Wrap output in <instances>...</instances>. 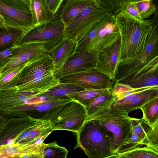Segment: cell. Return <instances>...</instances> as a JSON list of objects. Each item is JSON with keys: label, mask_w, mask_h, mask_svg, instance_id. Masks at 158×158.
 Wrapping results in <instances>:
<instances>
[{"label": "cell", "mask_w": 158, "mask_h": 158, "mask_svg": "<svg viewBox=\"0 0 158 158\" xmlns=\"http://www.w3.org/2000/svg\"><path fill=\"white\" fill-rule=\"evenodd\" d=\"M156 21L155 19L140 20L122 10L115 15L120 36L118 66L132 62L140 54Z\"/></svg>", "instance_id": "1"}, {"label": "cell", "mask_w": 158, "mask_h": 158, "mask_svg": "<svg viewBox=\"0 0 158 158\" xmlns=\"http://www.w3.org/2000/svg\"><path fill=\"white\" fill-rule=\"evenodd\" d=\"M55 70L49 54L28 63L21 72L17 91L45 92L59 83L54 75Z\"/></svg>", "instance_id": "2"}, {"label": "cell", "mask_w": 158, "mask_h": 158, "mask_svg": "<svg viewBox=\"0 0 158 158\" xmlns=\"http://www.w3.org/2000/svg\"><path fill=\"white\" fill-rule=\"evenodd\" d=\"M95 119L87 120L77 133L74 149L83 150L88 158H104L115 154L112 147V137Z\"/></svg>", "instance_id": "3"}, {"label": "cell", "mask_w": 158, "mask_h": 158, "mask_svg": "<svg viewBox=\"0 0 158 158\" xmlns=\"http://www.w3.org/2000/svg\"><path fill=\"white\" fill-rule=\"evenodd\" d=\"M110 14L106 0H92L65 27L64 38L77 42L95 24Z\"/></svg>", "instance_id": "4"}, {"label": "cell", "mask_w": 158, "mask_h": 158, "mask_svg": "<svg viewBox=\"0 0 158 158\" xmlns=\"http://www.w3.org/2000/svg\"><path fill=\"white\" fill-rule=\"evenodd\" d=\"M64 28L59 16L55 15L48 21L33 26L23 34L14 46L40 43L44 45L49 54L64 39Z\"/></svg>", "instance_id": "5"}, {"label": "cell", "mask_w": 158, "mask_h": 158, "mask_svg": "<svg viewBox=\"0 0 158 158\" xmlns=\"http://www.w3.org/2000/svg\"><path fill=\"white\" fill-rule=\"evenodd\" d=\"M129 111L120 108H111L93 119L98 121L106 131L112 134V147L117 154L122 145L129 138L132 133ZM91 120V119H90Z\"/></svg>", "instance_id": "6"}, {"label": "cell", "mask_w": 158, "mask_h": 158, "mask_svg": "<svg viewBox=\"0 0 158 158\" xmlns=\"http://www.w3.org/2000/svg\"><path fill=\"white\" fill-rule=\"evenodd\" d=\"M0 12L7 28L25 33L34 26L30 0H0Z\"/></svg>", "instance_id": "7"}, {"label": "cell", "mask_w": 158, "mask_h": 158, "mask_svg": "<svg viewBox=\"0 0 158 158\" xmlns=\"http://www.w3.org/2000/svg\"><path fill=\"white\" fill-rule=\"evenodd\" d=\"M87 119L85 108L73 100L64 105L50 121L53 131L64 130L77 133Z\"/></svg>", "instance_id": "8"}, {"label": "cell", "mask_w": 158, "mask_h": 158, "mask_svg": "<svg viewBox=\"0 0 158 158\" xmlns=\"http://www.w3.org/2000/svg\"><path fill=\"white\" fill-rule=\"evenodd\" d=\"M158 25H153L150 37L143 51L132 62L119 66L113 81L118 83L134 74L158 56Z\"/></svg>", "instance_id": "9"}, {"label": "cell", "mask_w": 158, "mask_h": 158, "mask_svg": "<svg viewBox=\"0 0 158 158\" xmlns=\"http://www.w3.org/2000/svg\"><path fill=\"white\" fill-rule=\"evenodd\" d=\"M59 83L72 84L85 89L111 90L113 82L108 76L95 68L69 74L59 79Z\"/></svg>", "instance_id": "10"}, {"label": "cell", "mask_w": 158, "mask_h": 158, "mask_svg": "<svg viewBox=\"0 0 158 158\" xmlns=\"http://www.w3.org/2000/svg\"><path fill=\"white\" fill-rule=\"evenodd\" d=\"M48 54L44 45L40 43H30L14 46L11 59L0 70V73L21 64L31 62Z\"/></svg>", "instance_id": "11"}, {"label": "cell", "mask_w": 158, "mask_h": 158, "mask_svg": "<svg viewBox=\"0 0 158 158\" xmlns=\"http://www.w3.org/2000/svg\"><path fill=\"white\" fill-rule=\"evenodd\" d=\"M120 39L111 46L93 52L94 68L113 81L119 65Z\"/></svg>", "instance_id": "12"}, {"label": "cell", "mask_w": 158, "mask_h": 158, "mask_svg": "<svg viewBox=\"0 0 158 158\" xmlns=\"http://www.w3.org/2000/svg\"><path fill=\"white\" fill-rule=\"evenodd\" d=\"M158 57H155L139 71L118 83L133 89L158 86Z\"/></svg>", "instance_id": "13"}, {"label": "cell", "mask_w": 158, "mask_h": 158, "mask_svg": "<svg viewBox=\"0 0 158 158\" xmlns=\"http://www.w3.org/2000/svg\"><path fill=\"white\" fill-rule=\"evenodd\" d=\"M93 52L87 50L75 53L65 61L62 66L54 72L58 79L64 76L94 68Z\"/></svg>", "instance_id": "14"}, {"label": "cell", "mask_w": 158, "mask_h": 158, "mask_svg": "<svg viewBox=\"0 0 158 158\" xmlns=\"http://www.w3.org/2000/svg\"><path fill=\"white\" fill-rule=\"evenodd\" d=\"M36 119L29 116L11 118L0 126V145L14 144L15 141Z\"/></svg>", "instance_id": "15"}, {"label": "cell", "mask_w": 158, "mask_h": 158, "mask_svg": "<svg viewBox=\"0 0 158 158\" xmlns=\"http://www.w3.org/2000/svg\"><path fill=\"white\" fill-rule=\"evenodd\" d=\"M119 39V31L114 19L101 29L87 46L86 50L95 52L111 46Z\"/></svg>", "instance_id": "16"}, {"label": "cell", "mask_w": 158, "mask_h": 158, "mask_svg": "<svg viewBox=\"0 0 158 158\" xmlns=\"http://www.w3.org/2000/svg\"><path fill=\"white\" fill-rule=\"evenodd\" d=\"M77 43L68 38H64L49 53L54 63L55 72L60 68L75 52Z\"/></svg>", "instance_id": "17"}, {"label": "cell", "mask_w": 158, "mask_h": 158, "mask_svg": "<svg viewBox=\"0 0 158 158\" xmlns=\"http://www.w3.org/2000/svg\"><path fill=\"white\" fill-rule=\"evenodd\" d=\"M92 0H68L65 1L59 16L65 27L76 17Z\"/></svg>", "instance_id": "18"}, {"label": "cell", "mask_w": 158, "mask_h": 158, "mask_svg": "<svg viewBox=\"0 0 158 158\" xmlns=\"http://www.w3.org/2000/svg\"><path fill=\"white\" fill-rule=\"evenodd\" d=\"M114 102V98L111 92L95 99L89 106L85 108L87 115V120L92 119L107 111L111 108Z\"/></svg>", "instance_id": "19"}, {"label": "cell", "mask_w": 158, "mask_h": 158, "mask_svg": "<svg viewBox=\"0 0 158 158\" xmlns=\"http://www.w3.org/2000/svg\"><path fill=\"white\" fill-rule=\"evenodd\" d=\"M156 97H158V86L138 93L130 101L118 108L125 109L130 112L139 109L141 106Z\"/></svg>", "instance_id": "20"}, {"label": "cell", "mask_w": 158, "mask_h": 158, "mask_svg": "<svg viewBox=\"0 0 158 158\" xmlns=\"http://www.w3.org/2000/svg\"><path fill=\"white\" fill-rule=\"evenodd\" d=\"M76 85L59 83L43 93L55 98H69L74 94L85 90Z\"/></svg>", "instance_id": "21"}, {"label": "cell", "mask_w": 158, "mask_h": 158, "mask_svg": "<svg viewBox=\"0 0 158 158\" xmlns=\"http://www.w3.org/2000/svg\"><path fill=\"white\" fill-rule=\"evenodd\" d=\"M34 26L45 22L54 15L49 11L46 0H30Z\"/></svg>", "instance_id": "22"}, {"label": "cell", "mask_w": 158, "mask_h": 158, "mask_svg": "<svg viewBox=\"0 0 158 158\" xmlns=\"http://www.w3.org/2000/svg\"><path fill=\"white\" fill-rule=\"evenodd\" d=\"M115 19V15L110 14L95 24L84 36L77 42L75 52L86 50V47L91 41L107 23Z\"/></svg>", "instance_id": "23"}, {"label": "cell", "mask_w": 158, "mask_h": 158, "mask_svg": "<svg viewBox=\"0 0 158 158\" xmlns=\"http://www.w3.org/2000/svg\"><path fill=\"white\" fill-rule=\"evenodd\" d=\"M29 63L21 64L0 73V90L17 87L21 72Z\"/></svg>", "instance_id": "24"}, {"label": "cell", "mask_w": 158, "mask_h": 158, "mask_svg": "<svg viewBox=\"0 0 158 158\" xmlns=\"http://www.w3.org/2000/svg\"><path fill=\"white\" fill-rule=\"evenodd\" d=\"M111 92V90L108 89H85L72 95L70 98L79 102L86 108L95 99Z\"/></svg>", "instance_id": "25"}, {"label": "cell", "mask_w": 158, "mask_h": 158, "mask_svg": "<svg viewBox=\"0 0 158 158\" xmlns=\"http://www.w3.org/2000/svg\"><path fill=\"white\" fill-rule=\"evenodd\" d=\"M7 29L0 26V51L14 46L17 41L24 32L10 27Z\"/></svg>", "instance_id": "26"}, {"label": "cell", "mask_w": 158, "mask_h": 158, "mask_svg": "<svg viewBox=\"0 0 158 158\" xmlns=\"http://www.w3.org/2000/svg\"><path fill=\"white\" fill-rule=\"evenodd\" d=\"M143 113L142 119L150 127L158 122V97L148 101L140 108Z\"/></svg>", "instance_id": "27"}, {"label": "cell", "mask_w": 158, "mask_h": 158, "mask_svg": "<svg viewBox=\"0 0 158 158\" xmlns=\"http://www.w3.org/2000/svg\"><path fill=\"white\" fill-rule=\"evenodd\" d=\"M117 154L118 158H158V150L146 146Z\"/></svg>", "instance_id": "28"}, {"label": "cell", "mask_w": 158, "mask_h": 158, "mask_svg": "<svg viewBox=\"0 0 158 158\" xmlns=\"http://www.w3.org/2000/svg\"><path fill=\"white\" fill-rule=\"evenodd\" d=\"M68 152L65 147L58 145L56 142L44 143L43 151L44 158H66Z\"/></svg>", "instance_id": "29"}, {"label": "cell", "mask_w": 158, "mask_h": 158, "mask_svg": "<svg viewBox=\"0 0 158 158\" xmlns=\"http://www.w3.org/2000/svg\"><path fill=\"white\" fill-rule=\"evenodd\" d=\"M139 11L141 20L148 18L156 11L155 5L152 0H132Z\"/></svg>", "instance_id": "30"}, {"label": "cell", "mask_w": 158, "mask_h": 158, "mask_svg": "<svg viewBox=\"0 0 158 158\" xmlns=\"http://www.w3.org/2000/svg\"><path fill=\"white\" fill-rule=\"evenodd\" d=\"M23 145L19 144L0 145V158H17L22 157Z\"/></svg>", "instance_id": "31"}, {"label": "cell", "mask_w": 158, "mask_h": 158, "mask_svg": "<svg viewBox=\"0 0 158 158\" xmlns=\"http://www.w3.org/2000/svg\"><path fill=\"white\" fill-rule=\"evenodd\" d=\"M144 145H146L145 143L140 139L132 130L131 136L120 146L118 154L127 152Z\"/></svg>", "instance_id": "32"}, {"label": "cell", "mask_w": 158, "mask_h": 158, "mask_svg": "<svg viewBox=\"0 0 158 158\" xmlns=\"http://www.w3.org/2000/svg\"><path fill=\"white\" fill-rule=\"evenodd\" d=\"M119 9L129 15L141 20L138 9L132 0H118Z\"/></svg>", "instance_id": "33"}, {"label": "cell", "mask_w": 158, "mask_h": 158, "mask_svg": "<svg viewBox=\"0 0 158 158\" xmlns=\"http://www.w3.org/2000/svg\"><path fill=\"white\" fill-rule=\"evenodd\" d=\"M131 121L132 130L133 132L145 143L147 132L148 130H146L144 126L146 124V123L142 118H131Z\"/></svg>", "instance_id": "34"}, {"label": "cell", "mask_w": 158, "mask_h": 158, "mask_svg": "<svg viewBox=\"0 0 158 158\" xmlns=\"http://www.w3.org/2000/svg\"><path fill=\"white\" fill-rule=\"evenodd\" d=\"M145 142L147 146L158 150V122L148 131Z\"/></svg>", "instance_id": "35"}, {"label": "cell", "mask_w": 158, "mask_h": 158, "mask_svg": "<svg viewBox=\"0 0 158 158\" xmlns=\"http://www.w3.org/2000/svg\"><path fill=\"white\" fill-rule=\"evenodd\" d=\"M13 46L0 51V70L10 60L13 54Z\"/></svg>", "instance_id": "36"}, {"label": "cell", "mask_w": 158, "mask_h": 158, "mask_svg": "<svg viewBox=\"0 0 158 158\" xmlns=\"http://www.w3.org/2000/svg\"><path fill=\"white\" fill-rule=\"evenodd\" d=\"M63 0H46L48 9L53 15H55L62 4Z\"/></svg>", "instance_id": "37"}, {"label": "cell", "mask_w": 158, "mask_h": 158, "mask_svg": "<svg viewBox=\"0 0 158 158\" xmlns=\"http://www.w3.org/2000/svg\"><path fill=\"white\" fill-rule=\"evenodd\" d=\"M21 158H44L43 152H33L27 154Z\"/></svg>", "instance_id": "38"}, {"label": "cell", "mask_w": 158, "mask_h": 158, "mask_svg": "<svg viewBox=\"0 0 158 158\" xmlns=\"http://www.w3.org/2000/svg\"><path fill=\"white\" fill-rule=\"evenodd\" d=\"M0 26L2 28L7 29L6 27L4 20L0 12Z\"/></svg>", "instance_id": "39"}, {"label": "cell", "mask_w": 158, "mask_h": 158, "mask_svg": "<svg viewBox=\"0 0 158 158\" xmlns=\"http://www.w3.org/2000/svg\"><path fill=\"white\" fill-rule=\"evenodd\" d=\"M8 118L0 115V126L5 123L8 120Z\"/></svg>", "instance_id": "40"}, {"label": "cell", "mask_w": 158, "mask_h": 158, "mask_svg": "<svg viewBox=\"0 0 158 158\" xmlns=\"http://www.w3.org/2000/svg\"><path fill=\"white\" fill-rule=\"evenodd\" d=\"M104 158H118L117 154Z\"/></svg>", "instance_id": "41"}, {"label": "cell", "mask_w": 158, "mask_h": 158, "mask_svg": "<svg viewBox=\"0 0 158 158\" xmlns=\"http://www.w3.org/2000/svg\"><path fill=\"white\" fill-rule=\"evenodd\" d=\"M21 158V157H18V158Z\"/></svg>", "instance_id": "42"}]
</instances>
